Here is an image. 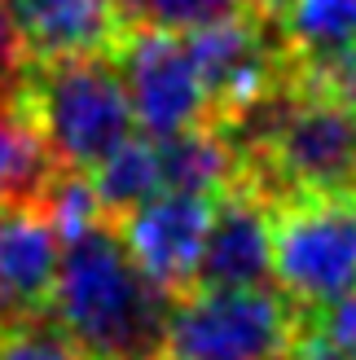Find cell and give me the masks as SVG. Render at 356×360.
Here are the masks:
<instances>
[{
  "mask_svg": "<svg viewBox=\"0 0 356 360\" xmlns=\"http://www.w3.org/2000/svg\"><path fill=\"white\" fill-rule=\"evenodd\" d=\"M172 299L128 259L115 220L62 242L49 316L80 360H158Z\"/></svg>",
  "mask_w": 356,
  "mask_h": 360,
  "instance_id": "obj_1",
  "label": "cell"
},
{
  "mask_svg": "<svg viewBox=\"0 0 356 360\" xmlns=\"http://www.w3.org/2000/svg\"><path fill=\"white\" fill-rule=\"evenodd\" d=\"M18 101L44 136L58 172L88 176L110 158L123 141L136 136V119L115 58H75L31 66Z\"/></svg>",
  "mask_w": 356,
  "mask_h": 360,
  "instance_id": "obj_2",
  "label": "cell"
},
{
  "mask_svg": "<svg viewBox=\"0 0 356 360\" xmlns=\"http://www.w3.org/2000/svg\"><path fill=\"white\" fill-rule=\"evenodd\" d=\"M299 312L281 290H189L172 303L158 360H286Z\"/></svg>",
  "mask_w": 356,
  "mask_h": 360,
  "instance_id": "obj_3",
  "label": "cell"
},
{
  "mask_svg": "<svg viewBox=\"0 0 356 360\" xmlns=\"http://www.w3.org/2000/svg\"><path fill=\"white\" fill-rule=\"evenodd\" d=\"M273 273L299 316H322L356 290V202L312 198L273 211Z\"/></svg>",
  "mask_w": 356,
  "mask_h": 360,
  "instance_id": "obj_4",
  "label": "cell"
},
{
  "mask_svg": "<svg viewBox=\"0 0 356 360\" xmlns=\"http://www.w3.org/2000/svg\"><path fill=\"white\" fill-rule=\"evenodd\" d=\"M185 44L207 88L216 128H234L238 119L260 110L269 97L286 88V49H281L273 18L260 5L224 18V22H211L203 31H189Z\"/></svg>",
  "mask_w": 356,
  "mask_h": 360,
  "instance_id": "obj_5",
  "label": "cell"
},
{
  "mask_svg": "<svg viewBox=\"0 0 356 360\" xmlns=\"http://www.w3.org/2000/svg\"><path fill=\"white\" fill-rule=\"evenodd\" d=\"M110 58L123 79V93H128L141 136L167 141L176 132L211 123L207 88L189 58L185 35L154 31V27H128Z\"/></svg>",
  "mask_w": 356,
  "mask_h": 360,
  "instance_id": "obj_6",
  "label": "cell"
},
{
  "mask_svg": "<svg viewBox=\"0 0 356 360\" xmlns=\"http://www.w3.org/2000/svg\"><path fill=\"white\" fill-rule=\"evenodd\" d=\"M211 224V198L193 193H154L141 207L115 220V233L141 277L163 299H185L198 285L203 242Z\"/></svg>",
  "mask_w": 356,
  "mask_h": 360,
  "instance_id": "obj_7",
  "label": "cell"
},
{
  "mask_svg": "<svg viewBox=\"0 0 356 360\" xmlns=\"http://www.w3.org/2000/svg\"><path fill=\"white\" fill-rule=\"evenodd\" d=\"M273 273V207L234 180L216 202L193 290H255Z\"/></svg>",
  "mask_w": 356,
  "mask_h": 360,
  "instance_id": "obj_8",
  "label": "cell"
},
{
  "mask_svg": "<svg viewBox=\"0 0 356 360\" xmlns=\"http://www.w3.org/2000/svg\"><path fill=\"white\" fill-rule=\"evenodd\" d=\"M58 259L62 238L40 207H0V334L49 316Z\"/></svg>",
  "mask_w": 356,
  "mask_h": 360,
  "instance_id": "obj_9",
  "label": "cell"
},
{
  "mask_svg": "<svg viewBox=\"0 0 356 360\" xmlns=\"http://www.w3.org/2000/svg\"><path fill=\"white\" fill-rule=\"evenodd\" d=\"M27 40L31 66L110 58L128 31L123 0H5Z\"/></svg>",
  "mask_w": 356,
  "mask_h": 360,
  "instance_id": "obj_10",
  "label": "cell"
},
{
  "mask_svg": "<svg viewBox=\"0 0 356 360\" xmlns=\"http://www.w3.org/2000/svg\"><path fill=\"white\" fill-rule=\"evenodd\" d=\"M158 176H163L167 193H193L216 202L238 180V146L216 123L176 132L167 141H158Z\"/></svg>",
  "mask_w": 356,
  "mask_h": 360,
  "instance_id": "obj_11",
  "label": "cell"
},
{
  "mask_svg": "<svg viewBox=\"0 0 356 360\" xmlns=\"http://www.w3.org/2000/svg\"><path fill=\"white\" fill-rule=\"evenodd\" d=\"M53 180H58V163L23 101H0V207H40Z\"/></svg>",
  "mask_w": 356,
  "mask_h": 360,
  "instance_id": "obj_12",
  "label": "cell"
},
{
  "mask_svg": "<svg viewBox=\"0 0 356 360\" xmlns=\"http://www.w3.org/2000/svg\"><path fill=\"white\" fill-rule=\"evenodd\" d=\"M264 13L281 35L286 62L356 49V0H269Z\"/></svg>",
  "mask_w": 356,
  "mask_h": 360,
  "instance_id": "obj_13",
  "label": "cell"
},
{
  "mask_svg": "<svg viewBox=\"0 0 356 360\" xmlns=\"http://www.w3.org/2000/svg\"><path fill=\"white\" fill-rule=\"evenodd\" d=\"M97 202L106 211V220H119L132 207H141L146 198L163 193V176H158V141L150 136H132L106 158L97 172H88Z\"/></svg>",
  "mask_w": 356,
  "mask_h": 360,
  "instance_id": "obj_14",
  "label": "cell"
},
{
  "mask_svg": "<svg viewBox=\"0 0 356 360\" xmlns=\"http://www.w3.org/2000/svg\"><path fill=\"white\" fill-rule=\"evenodd\" d=\"M251 5L255 0H123V13H128V27L189 35L211 22H224V18H234Z\"/></svg>",
  "mask_w": 356,
  "mask_h": 360,
  "instance_id": "obj_15",
  "label": "cell"
},
{
  "mask_svg": "<svg viewBox=\"0 0 356 360\" xmlns=\"http://www.w3.org/2000/svg\"><path fill=\"white\" fill-rule=\"evenodd\" d=\"M0 360H80L75 347L53 330V326H23L0 334Z\"/></svg>",
  "mask_w": 356,
  "mask_h": 360,
  "instance_id": "obj_16",
  "label": "cell"
},
{
  "mask_svg": "<svg viewBox=\"0 0 356 360\" xmlns=\"http://www.w3.org/2000/svg\"><path fill=\"white\" fill-rule=\"evenodd\" d=\"M27 70H31L27 40H23V31H18L9 5L0 0V101L18 97V88H23V79H27Z\"/></svg>",
  "mask_w": 356,
  "mask_h": 360,
  "instance_id": "obj_17",
  "label": "cell"
},
{
  "mask_svg": "<svg viewBox=\"0 0 356 360\" xmlns=\"http://www.w3.org/2000/svg\"><path fill=\"white\" fill-rule=\"evenodd\" d=\"M317 330L326 334V343L339 352V360H356V290L339 303V308H330L322 316H312Z\"/></svg>",
  "mask_w": 356,
  "mask_h": 360,
  "instance_id": "obj_18",
  "label": "cell"
}]
</instances>
